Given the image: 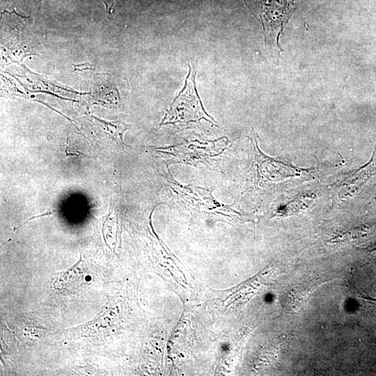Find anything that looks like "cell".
Segmentation results:
<instances>
[{
  "label": "cell",
  "instance_id": "6da1fadb",
  "mask_svg": "<svg viewBox=\"0 0 376 376\" xmlns=\"http://www.w3.org/2000/svg\"><path fill=\"white\" fill-rule=\"evenodd\" d=\"M263 26L265 43L279 63L280 36L296 9V0H242Z\"/></svg>",
  "mask_w": 376,
  "mask_h": 376
},
{
  "label": "cell",
  "instance_id": "7a4b0ae2",
  "mask_svg": "<svg viewBox=\"0 0 376 376\" xmlns=\"http://www.w3.org/2000/svg\"><path fill=\"white\" fill-rule=\"evenodd\" d=\"M189 68L185 86L172 102L160 125L197 122L201 119L215 124L214 119L205 111L198 95L195 82L196 71L190 65Z\"/></svg>",
  "mask_w": 376,
  "mask_h": 376
},
{
  "label": "cell",
  "instance_id": "3957f363",
  "mask_svg": "<svg viewBox=\"0 0 376 376\" xmlns=\"http://www.w3.org/2000/svg\"><path fill=\"white\" fill-rule=\"evenodd\" d=\"M321 282L312 279L291 288L283 298V307L290 313L298 312L306 305L313 291Z\"/></svg>",
  "mask_w": 376,
  "mask_h": 376
},
{
  "label": "cell",
  "instance_id": "277c9868",
  "mask_svg": "<svg viewBox=\"0 0 376 376\" xmlns=\"http://www.w3.org/2000/svg\"><path fill=\"white\" fill-rule=\"evenodd\" d=\"M376 174V149L370 161L357 172L344 180L340 185L339 193L343 198L352 196L373 175Z\"/></svg>",
  "mask_w": 376,
  "mask_h": 376
},
{
  "label": "cell",
  "instance_id": "5b68a950",
  "mask_svg": "<svg viewBox=\"0 0 376 376\" xmlns=\"http://www.w3.org/2000/svg\"><path fill=\"white\" fill-rule=\"evenodd\" d=\"M84 274V261L80 257L79 260L72 267L56 274L53 282V287L59 291L74 290L79 285Z\"/></svg>",
  "mask_w": 376,
  "mask_h": 376
},
{
  "label": "cell",
  "instance_id": "8992f818",
  "mask_svg": "<svg viewBox=\"0 0 376 376\" xmlns=\"http://www.w3.org/2000/svg\"><path fill=\"white\" fill-rule=\"evenodd\" d=\"M51 214H52V212H51V211H48V212H45V213H43V214H39V215H36V216H33V217L29 218V219H27L25 222H24L23 224H22L19 225V226L15 227V228H13V230L12 236L10 237V240H8L7 242H10V241L12 240L13 236V235H14V232H15L16 230L19 229L20 227H22V226H24L25 224H26L29 221H31V220H32V219H36V218L41 217H44V216H47V215L48 216V215H51Z\"/></svg>",
  "mask_w": 376,
  "mask_h": 376
},
{
  "label": "cell",
  "instance_id": "52a82bcc",
  "mask_svg": "<svg viewBox=\"0 0 376 376\" xmlns=\"http://www.w3.org/2000/svg\"><path fill=\"white\" fill-rule=\"evenodd\" d=\"M371 252L376 253V246L370 250Z\"/></svg>",
  "mask_w": 376,
  "mask_h": 376
}]
</instances>
